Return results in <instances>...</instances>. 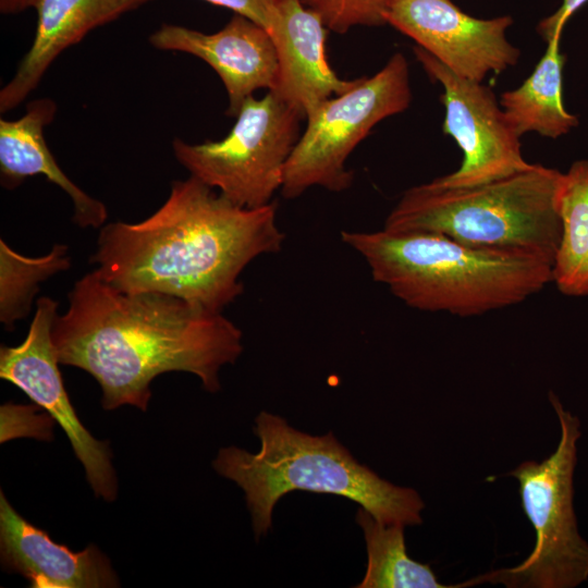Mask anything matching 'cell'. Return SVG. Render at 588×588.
<instances>
[{"label": "cell", "instance_id": "6da1fadb", "mask_svg": "<svg viewBox=\"0 0 588 588\" xmlns=\"http://www.w3.org/2000/svg\"><path fill=\"white\" fill-rule=\"evenodd\" d=\"M51 339L59 364L87 371L99 383L105 409L146 411L150 383L169 371L197 376L220 389L219 370L243 352V334L220 311L156 293H125L95 271L78 279Z\"/></svg>", "mask_w": 588, "mask_h": 588}, {"label": "cell", "instance_id": "7a4b0ae2", "mask_svg": "<svg viewBox=\"0 0 588 588\" xmlns=\"http://www.w3.org/2000/svg\"><path fill=\"white\" fill-rule=\"evenodd\" d=\"M277 208L241 207L189 175L173 181L143 221L102 225L89 261L119 291L168 294L222 313L243 293L245 267L281 250Z\"/></svg>", "mask_w": 588, "mask_h": 588}, {"label": "cell", "instance_id": "3957f363", "mask_svg": "<svg viewBox=\"0 0 588 588\" xmlns=\"http://www.w3.org/2000/svg\"><path fill=\"white\" fill-rule=\"evenodd\" d=\"M372 279L407 306L458 317L523 303L552 282L553 261L524 249L479 247L430 233L342 231Z\"/></svg>", "mask_w": 588, "mask_h": 588}, {"label": "cell", "instance_id": "277c9868", "mask_svg": "<svg viewBox=\"0 0 588 588\" xmlns=\"http://www.w3.org/2000/svg\"><path fill=\"white\" fill-rule=\"evenodd\" d=\"M260 450L222 448L212 465L245 492L256 538L268 532L278 501L295 490L350 499L384 524L419 525L425 503L412 488L397 487L358 463L329 432L311 436L278 415L255 419Z\"/></svg>", "mask_w": 588, "mask_h": 588}, {"label": "cell", "instance_id": "5b68a950", "mask_svg": "<svg viewBox=\"0 0 588 588\" xmlns=\"http://www.w3.org/2000/svg\"><path fill=\"white\" fill-rule=\"evenodd\" d=\"M564 173L539 163L467 187L432 181L404 192L383 230L438 234L460 243L534 252L554 261L561 237L559 211Z\"/></svg>", "mask_w": 588, "mask_h": 588}, {"label": "cell", "instance_id": "8992f818", "mask_svg": "<svg viewBox=\"0 0 588 588\" xmlns=\"http://www.w3.org/2000/svg\"><path fill=\"white\" fill-rule=\"evenodd\" d=\"M549 399L561 426L556 450L541 463L526 461L507 474L519 482L522 506L536 531L534 550L516 566L480 575L481 584L574 588L588 579V543L578 532L573 507L580 424L553 392Z\"/></svg>", "mask_w": 588, "mask_h": 588}, {"label": "cell", "instance_id": "52a82bcc", "mask_svg": "<svg viewBox=\"0 0 588 588\" xmlns=\"http://www.w3.org/2000/svg\"><path fill=\"white\" fill-rule=\"evenodd\" d=\"M412 101L409 68L394 53L375 75L359 77L348 90L320 103L284 167L281 194L294 199L309 187L347 189L353 172L345 167L356 146L376 124L405 111Z\"/></svg>", "mask_w": 588, "mask_h": 588}, {"label": "cell", "instance_id": "ba28073f", "mask_svg": "<svg viewBox=\"0 0 588 588\" xmlns=\"http://www.w3.org/2000/svg\"><path fill=\"white\" fill-rule=\"evenodd\" d=\"M235 118L222 139L191 144L175 138L173 154L192 176L234 204L264 207L281 189L304 118L270 90L247 97Z\"/></svg>", "mask_w": 588, "mask_h": 588}, {"label": "cell", "instance_id": "9c48e42d", "mask_svg": "<svg viewBox=\"0 0 588 588\" xmlns=\"http://www.w3.org/2000/svg\"><path fill=\"white\" fill-rule=\"evenodd\" d=\"M414 54L427 75L442 88L445 117L442 131L463 152L460 168L432 182L444 187H467L528 169L515 133L492 90L481 82L457 75L419 46Z\"/></svg>", "mask_w": 588, "mask_h": 588}, {"label": "cell", "instance_id": "30bf717a", "mask_svg": "<svg viewBox=\"0 0 588 588\" xmlns=\"http://www.w3.org/2000/svg\"><path fill=\"white\" fill-rule=\"evenodd\" d=\"M58 306V302L47 296L37 299L25 340L16 346L0 348V377L21 389L60 425L96 495L112 501L118 485L109 446L95 439L79 421L58 367L51 339Z\"/></svg>", "mask_w": 588, "mask_h": 588}, {"label": "cell", "instance_id": "8fae6325", "mask_svg": "<svg viewBox=\"0 0 588 588\" xmlns=\"http://www.w3.org/2000/svg\"><path fill=\"white\" fill-rule=\"evenodd\" d=\"M387 23L457 75L476 82L514 66L520 56L506 36L510 15L477 19L451 0H394Z\"/></svg>", "mask_w": 588, "mask_h": 588}, {"label": "cell", "instance_id": "7c38bea8", "mask_svg": "<svg viewBox=\"0 0 588 588\" xmlns=\"http://www.w3.org/2000/svg\"><path fill=\"white\" fill-rule=\"evenodd\" d=\"M149 42L159 50L197 57L215 70L228 94V114L233 118L247 97L257 89L271 90L277 79L278 58L269 33L236 13L213 34L162 24Z\"/></svg>", "mask_w": 588, "mask_h": 588}, {"label": "cell", "instance_id": "4fadbf2b", "mask_svg": "<svg viewBox=\"0 0 588 588\" xmlns=\"http://www.w3.org/2000/svg\"><path fill=\"white\" fill-rule=\"evenodd\" d=\"M328 28L302 0H275L269 33L278 58L272 91L306 119L324 100L352 88L357 78L343 79L326 54Z\"/></svg>", "mask_w": 588, "mask_h": 588}, {"label": "cell", "instance_id": "5bb4252c", "mask_svg": "<svg viewBox=\"0 0 588 588\" xmlns=\"http://www.w3.org/2000/svg\"><path fill=\"white\" fill-rule=\"evenodd\" d=\"M0 552L5 569L29 580L34 588L117 587L109 560L94 546L81 552L56 543L42 529L23 518L0 497Z\"/></svg>", "mask_w": 588, "mask_h": 588}, {"label": "cell", "instance_id": "9a60e30c", "mask_svg": "<svg viewBox=\"0 0 588 588\" xmlns=\"http://www.w3.org/2000/svg\"><path fill=\"white\" fill-rule=\"evenodd\" d=\"M150 0H37L33 42L0 90V112L17 107L39 85L51 63L90 30Z\"/></svg>", "mask_w": 588, "mask_h": 588}, {"label": "cell", "instance_id": "2e32d148", "mask_svg": "<svg viewBox=\"0 0 588 588\" xmlns=\"http://www.w3.org/2000/svg\"><path fill=\"white\" fill-rule=\"evenodd\" d=\"M57 105L50 98L28 102L16 120H0V181L5 189H14L27 177L41 174L69 195L73 204V221L81 228H101L108 217L106 206L79 188L62 171L44 137V128L52 122Z\"/></svg>", "mask_w": 588, "mask_h": 588}, {"label": "cell", "instance_id": "e0dca14e", "mask_svg": "<svg viewBox=\"0 0 588 588\" xmlns=\"http://www.w3.org/2000/svg\"><path fill=\"white\" fill-rule=\"evenodd\" d=\"M560 41H548L532 73L520 86L501 95L500 105L519 137L536 132L558 138L578 125V118L563 106L562 70L566 58L560 51Z\"/></svg>", "mask_w": 588, "mask_h": 588}, {"label": "cell", "instance_id": "ac0fdd59", "mask_svg": "<svg viewBox=\"0 0 588 588\" xmlns=\"http://www.w3.org/2000/svg\"><path fill=\"white\" fill-rule=\"evenodd\" d=\"M559 211L561 237L552 282L566 296H588V160L572 163L563 175Z\"/></svg>", "mask_w": 588, "mask_h": 588}, {"label": "cell", "instance_id": "d6986e66", "mask_svg": "<svg viewBox=\"0 0 588 588\" xmlns=\"http://www.w3.org/2000/svg\"><path fill=\"white\" fill-rule=\"evenodd\" d=\"M362 527L367 547V569L356 588H462L471 586L470 580L458 585H442L428 564L412 560L406 551L404 527L379 522L360 507L355 516Z\"/></svg>", "mask_w": 588, "mask_h": 588}, {"label": "cell", "instance_id": "ffe728a7", "mask_svg": "<svg viewBox=\"0 0 588 588\" xmlns=\"http://www.w3.org/2000/svg\"><path fill=\"white\" fill-rule=\"evenodd\" d=\"M71 266L69 248L54 244L40 257H26L0 240V321L5 329H14L24 319L39 291V284Z\"/></svg>", "mask_w": 588, "mask_h": 588}, {"label": "cell", "instance_id": "44dd1931", "mask_svg": "<svg viewBox=\"0 0 588 588\" xmlns=\"http://www.w3.org/2000/svg\"><path fill=\"white\" fill-rule=\"evenodd\" d=\"M394 0H302L315 12L328 30L344 34L354 26L387 24V14Z\"/></svg>", "mask_w": 588, "mask_h": 588}, {"label": "cell", "instance_id": "7402d4cb", "mask_svg": "<svg viewBox=\"0 0 588 588\" xmlns=\"http://www.w3.org/2000/svg\"><path fill=\"white\" fill-rule=\"evenodd\" d=\"M211 4L232 10L243 15L264 28H268L271 22L275 0H204Z\"/></svg>", "mask_w": 588, "mask_h": 588}, {"label": "cell", "instance_id": "603a6c76", "mask_svg": "<svg viewBox=\"0 0 588 588\" xmlns=\"http://www.w3.org/2000/svg\"><path fill=\"white\" fill-rule=\"evenodd\" d=\"M588 0H563L561 5L549 16L542 19L537 32L548 42L561 39L562 32L571 19Z\"/></svg>", "mask_w": 588, "mask_h": 588}, {"label": "cell", "instance_id": "cb8c5ba5", "mask_svg": "<svg viewBox=\"0 0 588 588\" xmlns=\"http://www.w3.org/2000/svg\"><path fill=\"white\" fill-rule=\"evenodd\" d=\"M37 0H0L2 14H16L26 9L34 8Z\"/></svg>", "mask_w": 588, "mask_h": 588}]
</instances>
